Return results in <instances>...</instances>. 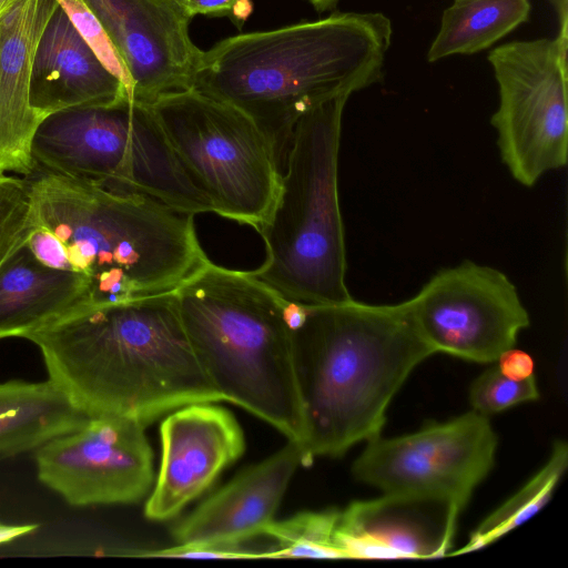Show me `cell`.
Segmentation results:
<instances>
[{
  "instance_id": "cb8c5ba5",
  "label": "cell",
  "mask_w": 568,
  "mask_h": 568,
  "mask_svg": "<svg viewBox=\"0 0 568 568\" xmlns=\"http://www.w3.org/2000/svg\"><path fill=\"white\" fill-rule=\"evenodd\" d=\"M40 227L28 181L0 175V265Z\"/></svg>"
},
{
  "instance_id": "8fae6325",
  "label": "cell",
  "mask_w": 568,
  "mask_h": 568,
  "mask_svg": "<svg viewBox=\"0 0 568 568\" xmlns=\"http://www.w3.org/2000/svg\"><path fill=\"white\" fill-rule=\"evenodd\" d=\"M405 302L434 353L478 363L497 362L529 325L509 277L473 261L439 270Z\"/></svg>"
},
{
  "instance_id": "3957f363",
  "label": "cell",
  "mask_w": 568,
  "mask_h": 568,
  "mask_svg": "<svg viewBox=\"0 0 568 568\" xmlns=\"http://www.w3.org/2000/svg\"><path fill=\"white\" fill-rule=\"evenodd\" d=\"M292 341L308 465L381 436L390 400L434 354L405 301L375 305L351 298L307 306Z\"/></svg>"
},
{
  "instance_id": "7c38bea8",
  "label": "cell",
  "mask_w": 568,
  "mask_h": 568,
  "mask_svg": "<svg viewBox=\"0 0 568 568\" xmlns=\"http://www.w3.org/2000/svg\"><path fill=\"white\" fill-rule=\"evenodd\" d=\"M39 479L72 506L131 504L154 480L145 425L119 416L89 417L36 452Z\"/></svg>"
},
{
  "instance_id": "5bb4252c",
  "label": "cell",
  "mask_w": 568,
  "mask_h": 568,
  "mask_svg": "<svg viewBox=\"0 0 568 568\" xmlns=\"http://www.w3.org/2000/svg\"><path fill=\"white\" fill-rule=\"evenodd\" d=\"M161 463L144 514L151 520L175 517L202 495L244 450L234 416L212 403L174 409L161 424Z\"/></svg>"
},
{
  "instance_id": "6da1fadb",
  "label": "cell",
  "mask_w": 568,
  "mask_h": 568,
  "mask_svg": "<svg viewBox=\"0 0 568 568\" xmlns=\"http://www.w3.org/2000/svg\"><path fill=\"white\" fill-rule=\"evenodd\" d=\"M26 338L41 351L49 381L89 417L146 425L224 400L191 345L175 292L79 306Z\"/></svg>"
},
{
  "instance_id": "7402d4cb",
  "label": "cell",
  "mask_w": 568,
  "mask_h": 568,
  "mask_svg": "<svg viewBox=\"0 0 568 568\" xmlns=\"http://www.w3.org/2000/svg\"><path fill=\"white\" fill-rule=\"evenodd\" d=\"M568 465V446L557 440L544 467L493 511L471 534L469 541L456 554L481 548L534 516L551 498Z\"/></svg>"
},
{
  "instance_id": "603a6c76",
  "label": "cell",
  "mask_w": 568,
  "mask_h": 568,
  "mask_svg": "<svg viewBox=\"0 0 568 568\" xmlns=\"http://www.w3.org/2000/svg\"><path fill=\"white\" fill-rule=\"evenodd\" d=\"M338 510L304 511L272 521L264 535L276 541L265 558H342L336 540Z\"/></svg>"
},
{
  "instance_id": "83f0119b",
  "label": "cell",
  "mask_w": 568,
  "mask_h": 568,
  "mask_svg": "<svg viewBox=\"0 0 568 568\" xmlns=\"http://www.w3.org/2000/svg\"><path fill=\"white\" fill-rule=\"evenodd\" d=\"M136 556H158V557H183V558H263V554L254 552L241 548L239 545H202L183 546L176 545L171 548L159 550H145L136 552Z\"/></svg>"
},
{
  "instance_id": "277c9868",
  "label": "cell",
  "mask_w": 568,
  "mask_h": 568,
  "mask_svg": "<svg viewBox=\"0 0 568 568\" xmlns=\"http://www.w3.org/2000/svg\"><path fill=\"white\" fill-rule=\"evenodd\" d=\"M28 186L39 225L88 280L89 305L175 292L209 260L194 214L162 201L45 172Z\"/></svg>"
},
{
  "instance_id": "f1b7e54d",
  "label": "cell",
  "mask_w": 568,
  "mask_h": 568,
  "mask_svg": "<svg viewBox=\"0 0 568 568\" xmlns=\"http://www.w3.org/2000/svg\"><path fill=\"white\" fill-rule=\"evenodd\" d=\"M27 245L42 264L57 270L72 271L63 244L49 230L38 227L28 239Z\"/></svg>"
},
{
  "instance_id": "ac0fdd59",
  "label": "cell",
  "mask_w": 568,
  "mask_h": 568,
  "mask_svg": "<svg viewBox=\"0 0 568 568\" xmlns=\"http://www.w3.org/2000/svg\"><path fill=\"white\" fill-rule=\"evenodd\" d=\"M428 500L384 495L339 511L336 540L343 558H434L449 549L456 525L423 510Z\"/></svg>"
},
{
  "instance_id": "8992f818",
  "label": "cell",
  "mask_w": 568,
  "mask_h": 568,
  "mask_svg": "<svg viewBox=\"0 0 568 568\" xmlns=\"http://www.w3.org/2000/svg\"><path fill=\"white\" fill-rule=\"evenodd\" d=\"M348 98L326 100L300 118L276 202L256 230L266 256L250 273L283 300L306 306L352 298L338 197L342 118Z\"/></svg>"
},
{
  "instance_id": "52a82bcc",
  "label": "cell",
  "mask_w": 568,
  "mask_h": 568,
  "mask_svg": "<svg viewBox=\"0 0 568 568\" xmlns=\"http://www.w3.org/2000/svg\"><path fill=\"white\" fill-rule=\"evenodd\" d=\"M36 169L112 191L138 193L197 214L213 212L171 148L151 105L125 100L44 119L33 134Z\"/></svg>"
},
{
  "instance_id": "30bf717a",
  "label": "cell",
  "mask_w": 568,
  "mask_h": 568,
  "mask_svg": "<svg viewBox=\"0 0 568 568\" xmlns=\"http://www.w3.org/2000/svg\"><path fill=\"white\" fill-rule=\"evenodd\" d=\"M497 437L475 410L416 433L367 442L353 465L355 478L384 495L445 504L455 516L495 463Z\"/></svg>"
},
{
  "instance_id": "e0dca14e",
  "label": "cell",
  "mask_w": 568,
  "mask_h": 568,
  "mask_svg": "<svg viewBox=\"0 0 568 568\" xmlns=\"http://www.w3.org/2000/svg\"><path fill=\"white\" fill-rule=\"evenodd\" d=\"M131 100L59 7L40 39L30 105L41 120L71 109L106 108Z\"/></svg>"
},
{
  "instance_id": "484cf974",
  "label": "cell",
  "mask_w": 568,
  "mask_h": 568,
  "mask_svg": "<svg viewBox=\"0 0 568 568\" xmlns=\"http://www.w3.org/2000/svg\"><path fill=\"white\" fill-rule=\"evenodd\" d=\"M77 31L101 63L124 85L131 99L129 73L102 23L85 0H57Z\"/></svg>"
},
{
  "instance_id": "f546056e",
  "label": "cell",
  "mask_w": 568,
  "mask_h": 568,
  "mask_svg": "<svg viewBox=\"0 0 568 568\" xmlns=\"http://www.w3.org/2000/svg\"><path fill=\"white\" fill-rule=\"evenodd\" d=\"M498 368L508 377L524 379L534 374V361L530 355L514 347L497 359Z\"/></svg>"
},
{
  "instance_id": "1f68e13d",
  "label": "cell",
  "mask_w": 568,
  "mask_h": 568,
  "mask_svg": "<svg viewBox=\"0 0 568 568\" xmlns=\"http://www.w3.org/2000/svg\"><path fill=\"white\" fill-rule=\"evenodd\" d=\"M307 1L312 7L320 13L333 10L336 8L339 0H304Z\"/></svg>"
},
{
  "instance_id": "d6986e66",
  "label": "cell",
  "mask_w": 568,
  "mask_h": 568,
  "mask_svg": "<svg viewBox=\"0 0 568 568\" xmlns=\"http://www.w3.org/2000/svg\"><path fill=\"white\" fill-rule=\"evenodd\" d=\"M90 304L80 273L42 264L27 243L0 265V339L23 337Z\"/></svg>"
},
{
  "instance_id": "4316f807",
  "label": "cell",
  "mask_w": 568,
  "mask_h": 568,
  "mask_svg": "<svg viewBox=\"0 0 568 568\" xmlns=\"http://www.w3.org/2000/svg\"><path fill=\"white\" fill-rule=\"evenodd\" d=\"M187 17L227 18L239 30L253 12L252 0H175Z\"/></svg>"
},
{
  "instance_id": "4dcf8cb0",
  "label": "cell",
  "mask_w": 568,
  "mask_h": 568,
  "mask_svg": "<svg viewBox=\"0 0 568 568\" xmlns=\"http://www.w3.org/2000/svg\"><path fill=\"white\" fill-rule=\"evenodd\" d=\"M551 2V4L554 6L556 12H557V17H558V22H559V30H558V34H557V39L564 44V45H567L568 44V31H567V26H568V21H567V18H568V12H567V0H549Z\"/></svg>"
},
{
  "instance_id": "7a4b0ae2",
  "label": "cell",
  "mask_w": 568,
  "mask_h": 568,
  "mask_svg": "<svg viewBox=\"0 0 568 568\" xmlns=\"http://www.w3.org/2000/svg\"><path fill=\"white\" fill-rule=\"evenodd\" d=\"M392 22L381 12H333L233 36L203 51L194 90L248 115L285 168L293 130L320 103L383 80Z\"/></svg>"
},
{
  "instance_id": "d6a6232c",
  "label": "cell",
  "mask_w": 568,
  "mask_h": 568,
  "mask_svg": "<svg viewBox=\"0 0 568 568\" xmlns=\"http://www.w3.org/2000/svg\"><path fill=\"white\" fill-rule=\"evenodd\" d=\"M19 0H0V14L12 8Z\"/></svg>"
},
{
  "instance_id": "d4e9b609",
  "label": "cell",
  "mask_w": 568,
  "mask_h": 568,
  "mask_svg": "<svg viewBox=\"0 0 568 568\" xmlns=\"http://www.w3.org/2000/svg\"><path fill=\"white\" fill-rule=\"evenodd\" d=\"M538 398L539 392L534 374L524 379H515L505 375L497 365L477 377L469 392V402L474 410L485 416Z\"/></svg>"
},
{
  "instance_id": "9c48e42d",
  "label": "cell",
  "mask_w": 568,
  "mask_h": 568,
  "mask_svg": "<svg viewBox=\"0 0 568 568\" xmlns=\"http://www.w3.org/2000/svg\"><path fill=\"white\" fill-rule=\"evenodd\" d=\"M499 104L490 119L503 163L531 187L568 158L567 45L557 38L511 41L488 57Z\"/></svg>"
},
{
  "instance_id": "ba28073f",
  "label": "cell",
  "mask_w": 568,
  "mask_h": 568,
  "mask_svg": "<svg viewBox=\"0 0 568 568\" xmlns=\"http://www.w3.org/2000/svg\"><path fill=\"white\" fill-rule=\"evenodd\" d=\"M151 108L214 213L257 230L273 210L283 174L261 128L239 109L194 89L165 95Z\"/></svg>"
},
{
  "instance_id": "4fadbf2b",
  "label": "cell",
  "mask_w": 568,
  "mask_h": 568,
  "mask_svg": "<svg viewBox=\"0 0 568 568\" xmlns=\"http://www.w3.org/2000/svg\"><path fill=\"white\" fill-rule=\"evenodd\" d=\"M116 49L131 80V100L151 105L194 88L203 50L189 33L191 18L175 0H85Z\"/></svg>"
},
{
  "instance_id": "5b68a950",
  "label": "cell",
  "mask_w": 568,
  "mask_h": 568,
  "mask_svg": "<svg viewBox=\"0 0 568 568\" xmlns=\"http://www.w3.org/2000/svg\"><path fill=\"white\" fill-rule=\"evenodd\" d=\"M175 296L191 345L223 399L302 446L305 426L286 301L250 272L210 260Z\"/></svg>"
},
{
  "instance_id": "ffe728a7",
  "label": "cell",
  "mask_w": 568,
  "mask_h": 568,
  "mask_svg": "<svg viewBox=\"0 0 568 568\" xmlns=\"http://www.w3.org/2000/svg\"><path fill=\"white\" fill-rule=\"evenodd\" d=\"M88 418L49 379L0 383V455L38 448Z\"/></svg>"
},
{
  "instance_id": "44dd1931",
  "label": "cell",
  "mask_w": 568,
  "mask_h": 568,
  "mask_svg": "<svg viewBox=\"0 0 568 568\" xmlns=\"http://www.w3.org/2000/svg\"><path fill=\"white\" fill-rule=\"evenodd\" d=\"M530 9L529 0H453L426 59L437 62L486 50L528 21Z\"/></svg>"
},
{
  "instance_id": "2e32d148",
  "label": "cell",
  "mask_w": 568,
  "mask_h": 568,
  "mask_svg": "<svg viewBox=\"0 0 568 568\" xmlns=\"http://www.w3.org/2000/svg\"><path fill=\"white\" fill-rule=\"evenodd\" d=\"M57 0H19L0 14V175L36 171L31 142L41 120L30 105L37 49Z\"/></svg>"
},
{
  "instance_id": "9a60e30c",
  "label": "cell",
  "mask_w": 568,
  "mask_h": 568,
  "mask_svg": "<svg viewBox=\"0 0 568 568\" xmlns=\"http://www.w3.org/2000/svg\"><path fill=\"white\" fill-rule=\"evenodd\" d=\"M300 466H308L302 446L288 440L181 520L173 529L176 544L240 545L245 539L264 535Z\"/></svg>"
}]
</instances>
